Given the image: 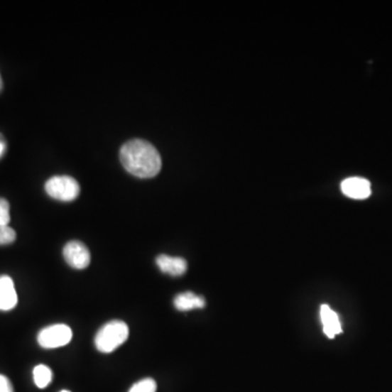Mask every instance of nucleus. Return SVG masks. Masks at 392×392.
Segmentation results:
<instances>
[{"mask_svg":"<svg viewBox=\"0 0 392 392\" xmlns=\"http://www.w3.org/2000/svg\"><path fill=\"white\" fill-rule=\"evenodd\" d=\"M0 392H14L11 381L4 375H0Z\"/></svg>","mask_w":392,"mask_h":392,"instance_id":"obj_15","label":"nucleus"},{"mask_svg":"<svg viewBox=\"0 0 392 392\" xmlns=\"http://www.w3.org/2000/svg\"><path fill=\"white\" fill-rule=\"evenodd\" d=\"M72 339V330L67 325L57 324L40 330L38 342L42 348L56 349L68 344Z\"/></svg>","mask_w":392,"mask_h":392,"instance_id":"obj_4","label":"nucleus"},{"mask_svg":"<svg viewBox=\"0 0 392 392\" xmlns=\"http://www.w3.org/2000/svg\"><path fill=\"white\" fill-rule=\"evenodd\" d=\"M18 304V294L9 276H0V310H10Z\"/></svg>","mask_w":392,"mask_h":392,"instance_id":"obj_8","label":"nucleus"},{"mask_svg":"<svg viewBox=\"0 0 392 392\" xmlns=\"http://www.w3.org/2000/svg\"><path fill=\"white\" fill-rule=\"evenodd\" d=\"M3 79H1V75H0V91L3 89Z\"/></svg>","mask_w":392,"mask_h":392,"instance_id":"obj_17","label":"nucleus"},{"mask_svg":"<svg viewBox=\"0 0 392 392\" xmlns=\"http://www.w3.org/2000/svg\"><path fill=\"white\" fill-rule=\"evenodd\" d=\"M320 320H322L324 334L330 339H334L337 334L342 332L340 318L338 314L327 304L320 306Z\"/></svg>","mask_w":392,"mask_h":392,"instance_id":"obj_7","label":"nucleus"},{"mask_svg":"<svg viewBox=\"0 0 392 392\" xmlns=\"http://www.w3.org/2000/svg\"><path fill=\"white\" fill-rule=\"evenodd\" d=\"M341 191L350 199H369L371 194V183L365 178H347L341 183Z\"/></svg>","mask_w":392,"mask_h":392,"instance_id":"obj_6","label":"nucleus"},{"mask_svg":"<svg viewBox=\"0 0 392 392\" xmlns=\"http://www.w3.org/2000/svg\"><path fill=\"white\" fill-rule=\"evenodd\" d=\"M156 381L152 379H145L134 383L129 392H156Z\"/></svg>","mask_w":392,"mask_h":392,"instance_id":"obj_12","label":"nucleus"},{"mask_svg":"<svg viewBox=\"0 0 392 392\" xmlns=\"http://www.w3.org/2000/svg\"><path fill=\"white\" fill-rule=\"evenodd\" d=\"M173 304L178 310L185 312V310H191L194 308L205 307L206 302L203 297H199L193 292H185V293L178 294Z\"/></svg>","mask_w":392,"mask_h":392,"instance_id":"obj_10","label":"nucleus"},{"mask_svg":"<svg viewBox=\"0 0 392 392\" xmlns=\"http://www.w3.org/2000/svg\"><path fill=\"white\" fill-rule=\"evenodd\" d=\"M16 234L7 224H0V245L11 244L16 240Z\"/></svg>","mask_w":392,"mask_h":392,"instance_id":"obj_13","label":"nucleus"},{"mask_svg":"<svg viewBox=\"0 0 392 392\" xmlns=\"http://www.w3.org/2000/svg\"><path fill=\"white\" fill-rule=\"evenodd\" d=\"M34 383L40 389L46 388L53 381V371L44 364L38 365L33 369Z\"/></svg>","mask_w":392,"mask_h":392,"instance_id":"obj_11","label":"nucleus"},{"mask_svg":"<svg viewBox=\"0 0 392 392\" xmlns=\"http://www.w3.org/2000/svg\"><path fill=\"white\" fill-rule=\"evenodd\" d=\"M60 392H70V391H68V390H62V391H60Z\"/></svg>","mask_w":392,"mask_h":392,"instance_id":"obj_18","label":"nucleus"},{"mask_svg":"<svg viewBox=\"0 0 392 392\" xmlns=\"http://www.w3.org/2000/svg\"><path fill=\"white\" fill-rule=\"evenodd\" d=\"M63 257L67 264L75 269H85L91 263V253L81 241H70L63 248Z\"/></svg>","mask_w":392,"mask_h":392,"instance_id":"obj_5","label":"nucleus"},{"mask_svg":"<svg viewBox=\"0 0 392 392\" xmlns=\"http://www.w3.org/2000/svg\"><path fill=\"white\" fill-rule=\"evenodd\" d=\"M122 166L131 175L138 178H153L161 169V157L158 151L144 140L126 142L120 150Z\"/></svg>","mask_w":392,"mask_h":392,"instance_id":"obj_1","label":"nucleus"},{"mask_svg":"<svg viewBox=\"0 0 392 392\" xmlns=\"http://www.w3.org/2000/svg\"><path fill=\"white\" fill-rule=\"evenodd\" d=\"M157 266L163 273L170 276L185 275L187 269V263L181 257L168 256V255H159L156 258Z\"/></svg>","mask_w":392,"mask_h":392,"instance_id":"obj_9","label":"nucleus"},{"mask_svg":"<svg viewBox=\"0 0 392 392\" xmlns=\"http://www.w3.org/2000/svg\"><path fill=\"white\" fill-rule=\"evenodd\" d=\"M6 150H7V145H6L5 140H4L3 136L0 134V158L4 156Z\"/></svg>","mask_w":392,"mask_h":392,"instance_id":"obj_16","label":"nucleus"},{"mask_svg":"<svg viewBox=\"0 0 392 392\" xmlns=\"http://www.w3.org/2000/svg\"><path fill=\"white\" fill-rule=\"evenodd\" d=\"M45 191L53 199L61 202H71L80 194L77 180L69 175H56L50 178L45 185Z\"/></svg>","mask_w":392,"mask_h":392,"instance_id":"obj_3","label":"nucleus"},{"mask_svg":"<svg viewBox=\"0 0 392 392\" xmlns=\"http://www.w3.org/2000/svg\"><path fill=\"white\" fill-rule=\"evenodd\" d=\"M10 222V205L7 200L0 197V224H7Z\"/></svg>","mask_w":392,"mask_h":392,"instance_id":"obj_14","label":"nucleus"},{"mask_svg":"<svg viewBox=\"0 0 392 392\" xmlns=\"http://www.w3.org/2000/svg\"><path fill=\"white\" fill-rule=\"evenodd\" d=\"M129 338V327L122 320H111L98 330L95 347L99 352L111 353Z\"/></svg>","mask_w":392,"mask_h":392,"instance_id":"obj_2","label":"nucleus"}]
</instances>
